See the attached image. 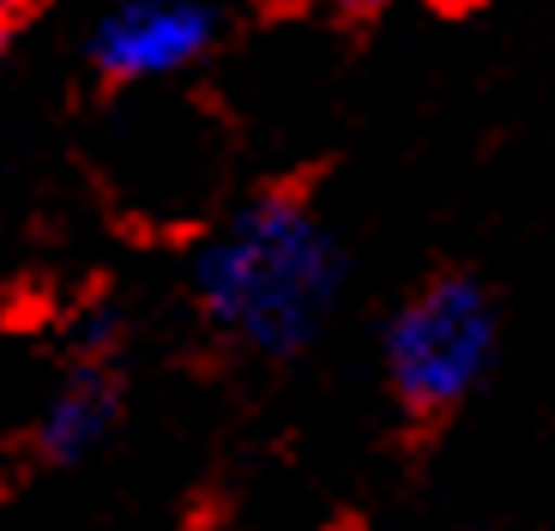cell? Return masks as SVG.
I'll return each instance as SVG.
<instances>
[{
  "label": "cell",
  "instance_id": "1",
  "mask_svg": "<svg viewBox=\"0 0 555 531\" xmlns=\"http://www.w3.org/2000/svg\"><path fill=\"white\" fill-rule=\"evenodd\" d=\"M345 242L302 187L242 199L188 260L194 314L218 345L291 363L320 338L345 296Z\"/></svg>",
  "mask_w": 555,
  "mask_h": 531
},
{
  "label": "cell",
  "instance_id": "2",
  "mask_svg": "<svg viewBox=\"0 0 555 531\" xmlns=\"http://www.w3.org/2000/svg\"><path fill=\"white\" fill-rule=\"evenodd\" d=\"M501 350V308L472 272H435L423 279L380 333L392 411L411 435L453 423L477 399Z\"/></svg>",
  "mask_w": 555,
  "mask_h": 531
},
{
  "label": "cell",
  "instance_id": "3",
  "mask_svg": "<svg viewBox=\"0 0 555 531\" xmlns=\"http://www.w3.org/2000/svg\"><path fill=\"white\" fill-rule=\"evenodd\" d=\"M218 42L211 0H109L85 37V61L103 85L139 91L194 73Z\"/></svg>",
  "mask_w": 555,
  "mask_h": 531
},
{
  "label": "cell",
  "instance_id": "4",
  "mask_svg": "<svg viewBox=\"0 0 555 531\" xmlns=\"http://www.w3.org/2000/svg\"><path fill=\"white\" fill-rule=\"evenodd\" d=\"M121 405H127V387L109 357H79L37 411V429H30L37 459L42 465H85L91 453L109 448V435L121 429Z\"/></svg>",
  "mask_w": 555,
  "mask_h": 531
},
{
  "label": "cell",
  "instance_id": "5",
  "mask_svg": "<svg viewBox=\"0 0 555 531\" xmlns=\"http://www.w3.org/2000/svg\"><path fill=\"white\" fill-rule=\"evenodd\" d=\"M326 18H338V25H369V18H380L392 7V0H314Z\"/></svg>",
  "mask_w": 555,
  "mask_h": 531
},
{
  "label": "cell",
  "instance_id": "6",
  "mask_svg": "<svg viewBox=\"0 0 555 531\" xmlns=\"http://www.w3.org/2000/svg\"><path fill=\"white\" fill-rule=\"evenodd\" d=\"M7 49H13V13H7V0H0V67H7Z\"/></svg>",
  "mask_w": 555,
  "mask_h": 531
}]
</instances>
